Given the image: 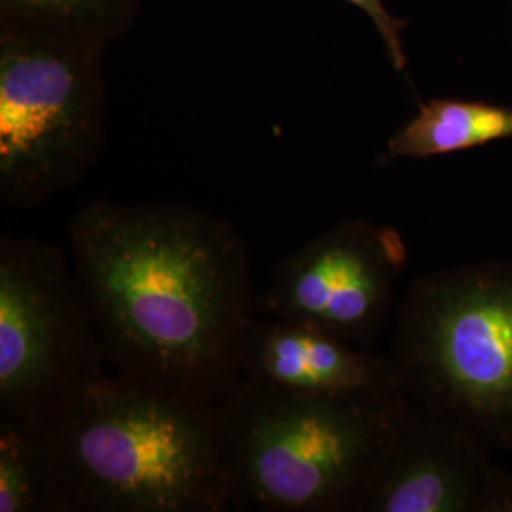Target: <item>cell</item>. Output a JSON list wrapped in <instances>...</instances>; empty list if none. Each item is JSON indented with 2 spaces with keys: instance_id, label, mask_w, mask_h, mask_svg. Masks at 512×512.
Segmentation results:
<instances>
[{
  "instance_id": "obj_5",
  "label": "cell",
  "mask_w": 512,
  "mask_h": 512,
  "mask_svg": "<svg viewBox=\"0 0 512 512\" xmlns=\"http://www.w3.org/2000/svg\"><path fill=\"white\" fill-rule=\"evenodd\" d=\"M107 46L0 27V202L31 209L73 188L105 148Z\"/></svg>"
},
{
  "instance_id": "obj_3",
  "label": "cell",
  "mask_w": 512,
  "mask_h": 512,
  "mask_svg": "<svg viewBox=\"0 0 512 512\" xmlns=\"http://www.w3.org/2000/svg\"><path fill=\"white\" fill-rule=\"evenodd\" d=\"M408 406L401 389L296 393L239 378L224 399L232 509L361 511Z\"/></svg>"
},
{
  "instance_id": "obj_11",
  "label": "cell",
  "mask_w": 512,
  "mask_h": 512,
  "mask_svg": "<svg viewBox=\"0 0 512 512\" xmlns=\"http://www.w3.org/2000/svg\"><path fill=\"white\" fill-rule=\"evenodd\" d=\"M0 512H61L48 427L0 416Z\"/></svg>"
},
{
  "instance_id": "obj_9",
  "label": "cell",
  "mask_w": 512,
  "mask_h": 512,
  "mask_svg": "<svg viewBox=\"0 0 512 512\" xmlns=\"http://www.w3.org/2000/svg\"><path fill=\"white\" fill-rule=\"evenodd\" d=\"M241 378L296 393L399 389L385 355L311 323L256 319L241 349Z\"/></svg>"
},
{
  "instance_id": "obj_8",
  "label": "cell",
  "mask_w": 512,
  "mask_h": 512,
  "mask_svg": "<svg viewBox=\"0 0 512 512\" xmlns=\"http://www.w3.org/2000/svg\"><path fill=\"white\" fill-rule=\"evenodd\" d=\"M494 448L412 403L359 512H512V476Z\"/></svg>"
},
{
  "instance_id": "obj_13",
  "label": "cell",
  "mask_w": 512,
  "mask_h": 512,
  "mask_svg": "<svg viewBox=\"0 0 512 512\" xmlns=\"http://www.w3.org/2000/svg\"><path fill=\"white\" fill-rule=\"evenodd\" d=\"M349 4L361 8L368 19L374 23L376 31L384 40L385 50L397 71L406 69V52H404L403 29L406 27L403 19L393 18L391 12L384 6L382 0H348Z\"/></svg>"
},
{
  "instance_id": "obj_2",
  "label": "cell",
  "mask_w": 512,
  "mask_h": 512,
  "mask_svg": "<svg viewBox=\"0 0 512 512\" xmlns=\"http://www.w3.org/2000/svg\"><path fill=\"white\" fill-rule=\"evenodd\" d=\"M48 433L61 512L232 509L224 401L107 372Z\"/></svg>"
},
{
  "instance_id": "obj_6",
  "label": "cell",
  "mask_w": 512,
  "mask_h": 512,
  "mask_svg": "<svg viewBox=\"0 0 512 512\" xmlns=\"http://www.w3.org/2000/svg\"><path fill=\"white\" fill-rule=\"evenodd\" d=\"M109 361L73 258L0 236V416L50 427Z\"/></svg>"
},
{
  "instance_id": "obj_4",
  "label": "cell",
  "mask_w": 512,
  "mask_h": 512,
  "mask_svg": "<svg viewBox=\"0 0 512 512\" xmlns=\"http://www.w3.org/2000/svg\"><path fill=\"white\" fill-rule=\"evenodd\" d=\"M393 323L385 357L404 395L512 450V262L416 277Z\"/></svg>"
},
{
  "instance_id": "obj_1",
  "label": "cell",
  "mask_w": 512,
  "mask_h": 512,
  "mask_svg": "<svg viewBox=\"0 0 512 512\" xmlns=\"http://www.w3.org/2000/svg\"><path fill=\"white\" fill-rule=\"evenodd\" d=\"M69 255L116 374L228 397L256 308L249 249L232 224L188 205L93 202L69 224Z\"/></svg>"
},
{
  "instance_id": "obj_12",
  "label": "cell",
  "mask_w": 512,
  "mask_h": 512,
  "mask_svg": "<svg viewBox=\"0 0 512 512\" xmlns=\"http://www.w3.org/2000/svg\"><path fill=\"white\" fill-rule=\"evenodd\" d=\"M145 0H0V27L50 31L109 46L126 35Z\"/></svg>"
},
{
  "instance_id": "obj_7",
  "label": "cell",
  "mask_w": 512,
  "mask_h": 512,
  "mask_svg": "<svg viewBox=\"0 0 512 512\" xmlns=\"http://www.w3.org/2000/svg\"><path fill=\"white\" fill-rule=\"evenodd\" d=\"M406 262L408 249L395 228L342 220L275 266L256 308L372 349L395 321Z\"/></svg>"
},
{
  "instance_id": "obj_10",
  "label": "cell",
  "mask_w": 512,
  "mask_h": 512,
  "mask_svg": "<svg viewBox=\"0 0 512 512\" xmlns=\"http://www.w3.org/2000/svg\"><path fill=\"white\" fill-rule=\"evenodd\" d=\"M503 139H512L511 107L435 99L387 141L384 160L431 158Z\"/></svg>"
}]
</instances>
